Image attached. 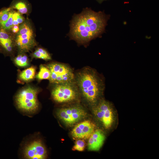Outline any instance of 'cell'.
Listing matches in <instances>:
<instances>
[{"mask_svg":"<svg viewBox=\"0 0 159 159\" xmlns=\"http://www.w3.org/2000/svg\"><path fill=\"white\" fill-rule=\"evenodd\" d=\"M109 18L103 12L84 9L80 13L74 16L71 20L69 37L79 44H87L103 33Z\"/></svg>","mask_w":159,"mask_h":159,"instance_id":"cell-1","label":"cell"},{"mask_svg":"<svg viewBox=\"0 0 159 159\" xmlns=\"http://www.w3.org/2000/svg\"><path fill=\"white\" fill-rule=\"evenodd\" d=\"M75 82L80 92L89 103L96 105L104 90V82L94 69L86 67L78 72Z\"/></svg>","mask_w":159,"mask_h":159,"instance_id":"cell-2","label":"cell"},{"mask_svg":"<svg viewBox=\"0 0 159 159\" xmlns=\"http://www.w3.org/2000/svg\"><path fill=\"white\" fill-rule=\"evenodd\" d=\"M38 89L30 86L21 89L16 97V102L18 108L28 112H34L38 109Z\"/></svg>","mask_w":159,"mask_h":159,"instance_id":"cell-3","label":"cell"},{"mask_svg":"<svg viewBox=\"0 0 159 159\" xmlns=\"http://www.w3.org/2000/svg\"><path fill=\"white\" fill-rule=\"evenodd\" d=\"M14 41L18 49L22 52H28L36 45L34 32L29 20H25L20 24Z\"/></svg>","mask_w":159,"mask_h":159,"instance_id":"cell-4","label":"cell"},{"mask_svg":"<svg viewBox=\"0 0 159 159\" xmlns=\"http://www.w3.org/2000/svg\"><path fill=\"white\" fill-rule=\"evenodd\" d=\"M79 93L75 81L55 84L51 91L53 99L59 103L74 101L77 99Z\"/></svg>","mask_w":159,"mask_h":159,"instance_id":"cell-5","label":"cell"},{"mask_svg":"<svg viewBox=\"0 0 159 159\" xmlns=\"http://www.w3.org/2000/svg\"><path fill=\"white\" fill-rule=\"evenodd\" d=\"M50 72V83L56 84L75 81V76L72 69L65 64L53 62L47 66Z\"/></svg>","mask_w":159,"mask_h":159,"instance_id":"cell-6","label":"cell"},{"mask_svg":"<svg viewBox=\"0 0 159 159\" xmlns=\"http://www.w3.org/2000/svg\"><path fill=\"white\" fill-rule=\"evenodd\" d=\"M56 114L60 120L69 126L73 125L87 116L85 110L78 104L59 109Z\"/></svg>","mask_w":159,"mask_h":159,"instance_id":"cell-7","label":"cell"},{"mask_svg":"<svg viewBox=\"0 0 159 159\" xmlns=\"http://www.w3.org/2000/svg\"><path fill=\"white\" fill-rule=\"evenodd\" d=\"M93 112L105 128H109L113 121L112 108L110 104L104 99L100 100L93 106Z\"/></svg>","mask_w":159,"mask_h":159,"instance_id":"cell-8","label":"cell"},{"mask_svg":"<svg viewBox=\"0 0 159 159\" xmlns=\"http://www.w3.org/2000/svg\"><path fill=\"white\" fill-rule=\"evenodd\" d=\"M23 153L24 157L29 159H44L47 156L46 148L39 139L34 140L27 144Z\"/></svg>","mask_w":159,"mask_h":159,"instance_id":"cell-9","label":"cell"},{"mask_svg":"<svg viewBox=\"0 0 159 159\" xmlns=\"http://www.w3.org/2000/svg\"><path fill=\"white\" fill-rule=\"evenodd\" d=\"M95 124L91 121L85 120L75 125L71 134L74 138L87 139L95 131Z\"/></svg>","mask_w":159,"mask_h":159,"instance_id":"cell-10","label":"cell"},{"mask_svg":"<svg viewBox=\"0 0 159 159\" xmlns=\"http://www.w3.org/2000/svg\"><path fill=\"white\" fill-rule=\"evenodd\" d=\"M105 136L100 130H95L88 138L87 148L90 151H98L102 146L105 140Z\"/></svg>","mask_w":159,"mask_h":159,"instance_id":"cell-11","label":"cell"},{"mask_svg":"<svg viewBox=\"0 0 159 159\" xmlns=\"http://www.w3.org/2000/svg\"><path fill=\"white\" fill-rule=\"evenodd\" d=\"M14 42V39L7 31L0 28V46L2 49L6 52H11Z\"/></svg>","mask_w":159,"mask_h":159,"instance_id":"cell-12","label":"cell"},{"mask_svg":"<svg viewBox=\"0 0 159 159\" xmlns=\"http://www.w3.org/2000/svg\"><path fill=\"white\" fill-rule=\"evenodd\" d=\"M29 4L25 0H15L12 4L11 8L16 10L20 14H26L28 11Z\"/></svg>","mask_w":159,"mask_h":159,"instance_id":"cell-13","label":"cell"},{"mask_svg":"<svg viewBox=\"0 0 159 159\" xmlns=\"http://www.w3.org/2000/svg\"><path fill=\"white\" fill-rule=\"evenodd\" d=\"M35 74V69L32 67L22 71L19 76L20 78L24 81H28L33 79Z\"/></svg>","mask_w":159,"mask_h":159,"instance_id":"cell-14","label":"cell"},{"mask_svg":"<svg viewBox=\"0 0 159 159\" xmlns=\"http://www.w3.org/2000/svg\"><path fill=\"white\" fill-rule=\"evenodd\" d=\"M33 56L35 58L45 60H48L51 59L49 54L46 49L42 48H39L35 50L33 54Z\"/></svg>","mask_w":159,"mask_h":159,"instance_id":"cell-15","label":"cell"},{"mask_svg":"<svg viewBox=\"0 0 159 159\" xmlns=\"http://www.w3.org/2000/svg\"><path fill=\"white\" fill-rule=\"evenodd\" d=\"M50 76V72L48 68L44 65L40 66L39 70L36 77L39 80H49Z\"/></svg>","mask_w":159,"mask_h":159,"instance_id":"cell-16","label":"cell"},{"mask_svg":"<svg viewBox=\"0 0 159 159\" xmlns=\"http://www.w3.org/2000/svg\"><path fill=\"white\" fill-rule=\"evenodd\" d=\"M14 62L16 65L21 67H26L29 64L28 57L24 54L18 55L15 58Z\"/></svg>","mask_w":159,"mask_h":159,"instance_id":"cell-17","label":"cell"},{"mask_svg":"<svg viewBox=\"0 0 159 159\" xmlns=\"http://www.w3.org/2000/svg\"><path fill=\"white\" fill-rule=\"evenodd\" d=\"M12 11H10L8 19L5 22L0 23V28L6 31L11 30L13 26Z\"/></svg>","mask_w":159,"mask_h":159,"instance_id":"cell-18","label":"cell"},{"mask_svg":"<svg viewBox=\"0 0 159 159\" xmlns=\"http://www.w3.org/2000/svg\"><path fill=\"white\" fill-rule=\"evenodd\" d=\"M13 25H19L25 20L24 17L17 11H12Z\"/></svg>","mask_w":159,"mask_h":159,"instance_id":"cell-19","label":"cell"},{"mask_svg":"<svg viewBox=\"0 0 159 159\" xmlns=\"http://www.w3.org/2000/svg\"><path fill=\"white\" fill-rule=\"evenodd\" d=\"M85 146L86 143L84 140L77 139L75 142L72 149L73 150L82 151L84 150Z\"/></svg>","mask_w":159,"mask_h":159,"instance_id":"cell-20","label":"cell"},{"mask_svg":"<svg viewBox=\"0 0 159 159\" xmlns=\"http://www.w3.org/2000/svg\"><path fill=\"white\" fill-rule=\"evenodd\" d=\"M12 9L10 7L4 9L0 11V23L5 22L8 19L9 12Z\"/></svg>","mask_w":159,"mask_h":159,"instance_id":"cell-21","label":"cell"},{"mask_svg":"<svg viewBox=\"0 0 159 159\" xmlns=\"http://www.w3.org/2000/svg\"><path fill=\"white\" fill-rule=\"evenodd\" d=\"M12 32L16 34L19 30V25H14L12 26L11 30Z\"/></svg>","mask_w":159,"mask_h":159,"instance_id":"cell-22","label":"cell"},{"mask_svg":"<svg viewBox=\"0 0 159 159\" xmlns=\"http://www.w3.org/2000/svg\"><path fill=\"white\" fill-rule=\"evenodd\" d=\"M97 1L99 2V3H101L103 1L106 0H96Z\"/></svg>","mask_w":159,"mask_h":159,"instance_id":"cell-23","label":"cell"}]
</instances>
